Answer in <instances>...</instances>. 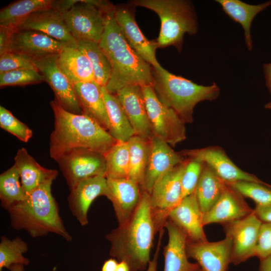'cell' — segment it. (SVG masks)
I'll list each match as a JSON object with an SVG mask.
<instances>
[{"label":"cell","mask_w":271,"mask_h":271,"mask_svg":"<svg viewBox=\"0 0 271 271\" xmlns=\"http://www.w3.org/2000/svg\"><path fill=\"white\" fill-rule=\"evenodd\" d=\"M157 232L150 195L142 191L139 203L129 219L105 236L110 244L109 255L126 263L130 271L144 270L151 260L150 252Z\"/></svg>","instance_id":"1"},{"label":"cell","mask_w":271,"mask_h":271,"mask_svg":"<svg viewBox=\"0 0 271 271\" xmlns=\"http://www.w3.org/2000/svg\"><path fill=\"white\" fill-rule=\"evenodd\" d=\"M50 104L54 113V128L50 137L49 152L56 162L77 149H88L105 155L117 142L89 116L67 111L55 99Z\"/></svg>","instance_id":"2"},{"label":"cell","mask_w":271,"mask_h":271,"mask_svg":"<svg viewBox=\"0 0 271 271\" xmlns=\"http://www.w3.org/2000/svg\"><path fill=\"white\" fill-rule=\"evenodd\" d=\"M115 11L106 14L99 43L111 66L110 77L105 87L115 94L129 86H153V67L129 46L115 19Z\"/></svg>","instance_id":"3"},{"label":"cell","mask_w":271,"mask_h":271,"mask_svg":"<svg viewBox=\"0 0 271 271\" xmlns=\"http://www.w3.org/2000/svg\"><path fill=\"white\" fill-rule=\"evenodd\" d=\"M53 180L44 182L26 195L22 201L11 207L9 212L12 226L26 231L32 237L56 234L70 242L72 238L66 230L53 196Z\"/></svg>","instance_id":"4"},{"label":"cell","mask_w":271,"mask_h":271,"mask_svg":"<svg viewBox=\"0 0 271 271\" xmlns=\"http://www.w3.org/2000/svg\"><path fill=\"white\" fill-rule=\"evenodd\" d=\"M153 88L159 99L172 109L186 123L193 121L196 105L204 100L217 98L220 88L214 82L209 86L197 84L174 75L163 67H153Z\"/></svg>","instance_id":"5"},{"label":"cell","mask_w":271,"mask_h":271,"mask_svg":"<svg viewBox=\"0 0 271 271\" xmlns=\"http://www.w3.org/2000/svg\"><path fill=\"white\" fill-rule=\"evenodd\" d=\"M128 3L155 12L161 20V29L156 39L158 48L170 46L179 52L182 49L184 36H192L198 29L197 14L191 1L187 0H132Z\"/></svg>","instance_id":"6"},{"label":"cell","mask_w":271,"mask_h":271,"mask_svg":"<svg viewBox=\"0 0 271 271\" xmlns=\"http://www.w3.org/2000/svg\"><path fill=\"white\" fill-rule=\"evenodd\" d=\"M116 6L106 1H55L54 8L59 10L77 42L99 43L105 27L107 13Z\"/></svg>","instance_id":"7"},{"label":"cell","mask_w":271,"mask_h":271,"mask_svg":"<svg viewBox=\"0 0 271 271\" xmlns=\"http://www.w3.org/2000/svg\"><path fill=\"white\" fill-rule=\"evenodd\" d=\"M146 106L155 137L174 147L186 139L185 123L158 98L152 86L142 87Z\"/></svg>","instance_id":"8"},{"label":"cell","mask_w":271,"mask_h":271,"mask_svg":"<svg viewBox=\"0 0 271 271\" xmlns=\"http://www.w3.org/2000/svg\"><path fill=\"white\" fill-rule=\"evenodd\" d=\"M187 161V159L161 176L149 194L158 231L165 227L170 212L182 199L181 179Z\"/></svg>","instance_id":"9"},{"label":"cell","mask_w":271,"mask_h":271,"mask_svg":"<svg viewBox=\"0 0 271 271\" xmlns=\"http://www.w3.org/2000/svg\"><path fill=\"white\" fill-rule=\"evenodd\" d=\"M57 162L70 189L85 179L106 177L104 155L88 149L73 150Z\"/></svg>","instance_id":"10"},{"label":"cell","mask_w":271,"mask_h":271,"mask_svg":"<svg viewBox=\"0 0 271 271\" xmlns=\"http://www.w3.org/2000/svg\"><path fill=\"white\" fill-rule=\"evenodd\" d=\"M58 55L54 54L32 60L37 70L53 90L55 99L67 111L82 114L74 84L58 64Z\"/></svg>","instance_id":"11"},{"label":"cell","mask_w":271,"mask_h":271,"mask_svg":"<svg viewBox=\"0 0 271 271\" xmlns=\"http://www.w3.org/2000/svg\"><path fill=\"white\" fill-rule=\"evenodd\" d=\"M261 224L253 211L243 218L223 224L226 236L231 241V262L238 264L255 256Z\"/></svg>","instance_id":"12"},{"label":"cell","mask_w":271,"mask_h":271,"mask_svg":"<svg viewBox=\"0 0 271 271\" xmlns=\"http://www.w3.org/2000/svg\"><path fill=\"white\" fill-rule=\"evenodd\" d=\"M135 9L128 3L116 6L115 19L129 46L153 67H160L156 56V40H148L142 32L136 21Z\"/></svg>","instance_id":"13"},{"label":"cell","mask_w":271,"mask_h":271,"mask_svg":"<svg viewBox=\"0 0 271 271\" xmlns=\"http://www.w3.org/2000/svg\"><path fill=\"white\" fill-rule=\"evenodd\" d=\"M186 251L188 257L195 260L202 271H226L231 262V241L227 236L214 242L187 240Z\"/></svg>","instance_id":"14"},{"label":"cell","mask_w":271,"mask_h":271,"mask_svg":"<svg viewBox=\"0 0 271 271\" xmlns=\"http://www.w3.org/2000/svg\"><path fill=\"white\" fill-rule=\"evenodd\" d=\"M183 156L198 160L209 166L226 183L249 181L264 183L256 176L236 166L225 153L216 148L186 150L180 152Z\"/></svg>","instance_id":"15"},{"label":"cell","mask_w":271,"mask_h":271,"mask_svg":"<svg viewBox=\"0 0 271 271\" xmlns=\"http://www.w3.org/2000/svg\"><path fill=\"white\" fill-rule=\"evenodd\" d=\"M181 153L162 140L153 137L150 141V152L144 180L142 191L150 194L158 179L164 174L185 161Z\"/></svg>","instance_id":"16"},{"label":"cell","mask_w":271,"mask_h":271,"mask_svg":"<svg viewBox=\"0 0 271 271\" xmlns=\"http://www.w3.org/2000/svg\"><path fill=\"white\" fill-rule=\"evenodd\" d=\"M115 95L128 119L134 135L151 141L153 135L142 87L139 85L127 86L118 91Z\"/></svg>","instance_id":"17"},{"label":"cell","mask_w":271,"mask_h":271,"mask_svg":"<svg viewBox=\"0 0 271 271\" xmlns=\"http://www.w3.org/2000/svg\"><path fill=\"white\" fill-rule=\"evenodd\" d=\"M67 46L69 45L39 31L17 30L14 35L11 52L33 60L59 54Z\"/></svg>","instance_id":"18"},{"label":"cell","mask_w":271,"mask_h":271,"mask_svg":"<svg viewBox=\"0 0 271 271\" xmlns=\"http://www.w3.org/2000/svg\"><path fill=\"white\" fill-rule=\"evenodd\" d=\"M107 191V179L103 176L85 179L70 189L69 208L81 225L88 224V212L93 201L99 196L106 197Z\"/></svg>","instance_id":"19"},{"label":"cell","mask_w":271,"mask_h":271,"mask_svg":"<svg viewBox=\"0 0 271 271\" xmlns=\"http://www.w3.org/2000/svg\"><path fill=\"white\" fill-rule=\"evenodd\" d=\"M106 179V197L112 204L118 225L122 224L129 219L136 209L142 193L141 188L127 178Z\"/></svg>","instance_id":"20"},{"label":"cell","mask_w":271,"mask_h":271,"mask_svg":"<svg viewBox=\"0 0 271 271\" xmlns=\"http://www.w3.org/2000/svg\"><path fill=\"white\" fill-rule=\"evenodd\" d=\"M168 219L193 242L207 240L204 231L203 214L195 192L185 197L170 212Z\"/></svg>","instance_id":"21"},{"label":"cell","mask_w":271,"mask_h":271,"mask_svg":"<svg viewBox=\"0 0 271 271\" xmlns=\"http://www.w3.org/2000/svg\"><path fill=\"white\" fill-rule=\"evenodd\" d=\"M225 183L218 200L203 214L204 226L215 223L223 225L243 218L253 212V209L244 201L242 196Z\"/></svg>","instance_id":"22"},{"label":"cell","mask_w":271,"mask_h":271,"mask_svg":"<svg viewBox=\"0 0 271 271\" xmlns=\"http://www.w3.org/2000/svg\"><path fill=\"white\" fill-rule=\"evenodd\" d=\"M17 30L39 31L77 47V42L70 32L61 12L53 7L34 13Z\"/></svg>","instance_id":"23"},{"label":"cell","mask_w":271,"mask_h":271,"mask_svg":"<svg viewBox=\"0 0 271 271\" xmlns=\"http://www.w3.org/2000/svg\"><path fill=\"white\" fill-rule=\"evenodd\" d=\"M168 231V241L164 247L165 266L163 271H198L197 263L188 260L186 234L169 219L164 226Z\"/></svg>","instance_id":"24"},{"label":"cell","mask_w":271,"mask_h":271,"mask_svg":"<svg viewBox=\"0 0 271 271\" xmlns=\"http://www.w3.org/2000/svg\"><path fill=\"white\" fill-rule=\"evenodd\" d=\"M74 88L82 114L95 120L108 131L109 121L102 86L95 81H91L76 83Z\"/></svg>","instance_id":"25"},{"label":"cell","mask_w":271,"mask_h":271,"mask_svg":"<svg viewBox=\"0 0 271 271\" xmlns=\"http://www.w3.org/2000/svg\"><path fill=\"white\" fill-rule=\"evenodd\" d=\"M14 165L20 176L22 188L26 195L44 182L54 180L58 171L41 166L24 148L18 150L14 158Z\"/></svg>","instance_id":"26"},{"label":"cell","mask_w":271,"mask_h":271,"mask_svg":"<svg viewBox=\"0 0 271 271\" xmlns=\"http://www.w3.org/2000/svg\"><path fill=\"white\" fill-rule=\"evenodd\" d=\"M58 64L74 85L94 81L91 63L85 54L77 47L67 46L59 54Z\"/></svg>","instance_id":"27"},{"label":"cell","mask_w":271,"mask_h":271,"mask_svg":"<svg viewBox=\"0 0 271 271\" xmlns=\"http://www.w3.org/2000/svg\"><path fill=\"white\" fill-rule=\"evenodd\" d=\"M223 11L232 20L239 23L244 31V42L249 51L253 49L250 27L255 17L271 6V1L252 5L239 0H216Z\"/></svg>","instance_id":"28"},{"label":"cell","mask_w":271,"mask_h":271,"mask_svg":"<svg viewBox=\"0 0 271 271\" xmlns=\"http://www.w3.org/2000/svg\"><path fill=\"white\" fill-rule=\"evenodd\" d=\"M54 1L21 0L14 2L0 11V26L17 30L32 14L53 8Z\"/></svg>","instance_id":"29"},{"label":"cell","mask_w":271,"mask_h":271,"mask_svg":"<svg viewBox=\"0 0 271 271\" xmlns=\"http://www.w3.org/2000/svg\"><path fill=\"white\" fill-rule=\"evenodd\" d=\"M105 107L109 121L108 132L118 142H127L134 133L128 119L115 94L102 87Z\"/></svg>","instance_id":"30"},{"label":"cell","mask_w":271,"mask_h":271,"mask_svg":"<svg viewBox=\"0 0 271 271\" xmlns=\"http://www.w3.org/2000/svg\"><path fill=\"white\" fill-rule=\"evenodd\" d=\"M203 164L202 171L195 193L200 209L204 214L218 200L225 183L209 166Z\"/></svg>","instance_id":"31"},{"label":"cell","mask_w":271,"mask_h":271,"mask_svg":"<svg viewBox=\"0 0 271 271\" xmlns=\"http://www.w3.org/2000/svg\"><path fill=\"white\" fill-rule=\"evenodd\" d=\"M127 143L129 157L127 178L141 187L149 161L150 141L134 135Z\"/></svg>","instance_id":"32"},{"label":"cell","mask_w":271,"mask_h":271,"mask_svg":"<svg viewBox=\"0 0 271 271\" xmlns=\"http://www.w3.org/2000/svg\"><path fill=\"white\" fill-rule=\"evenodd\" d=\"M77 47L89 59L93 70L94 81L102 87H105L110 77L111 66L99 43L81 41L77 42Z\"/></svg>","instance_id":"33"},{"label":"cell","mask_w":271,"mask_h":271,"mask_svg":"<svg viewBox=\"0 0 271 271\" xmlns=\"http://www.w3.org/2000/svg\"><path fill=\"white\" fill-rule=\"evenodd\" d=\"M26 197L19 171L14 164L0 175L1 206L8 210L13 205L23 201Z\"/></svg>","instance_id":"34"},{"label":"cell","mask_w":271,"mask_h":271,"mask_svg":"<svg viewBox=\"0 0 271 271\" xmlns=\"http://www.w3.org/2000/svg\"><path fill=\"white\" fill-rule=\"evenodd\" d=\"M104 156L106 178H127L129 157L127 142H117Z\"/></svg>","instance_id":"35"},{"label":"cell","mask_w":271,"mask_h":271,"mask_svg":"<svg viewBox=\"0 0 271 271\" xmlns=\"http://www.w3.org/2000/svg\"><path fill=\"white\" fill-rule=\"evenodd\" d=\"M27 243L20 237L10 239L2 236L0 242V271L13 264L27 265L30 260L24 254L27 252Z\"/></svg>","instance_id":"36"},{"label":"cell","mask_w":271,"mask_h":271,"mask_svg":"<svg viewBox=\"0 0 271 271\" xmlns=\"http://www.w3.org/2000/svg\"><path fill=\"white\" fill-rule=\"evenodd\" d=\"M226 183L241 196L252 199L257 206L271 205V186L269 185L249 181Z\"/></svg>","instance_id":"37"},{"label":"cell","mask_w":271,"mask_h":271,"mask_svg":"<svg viewBox=\"0 0 271 271\" xmlns=\"http://www.w3.org/2000/svg\"><path fill=\"white\" fill-rule=\"evenodd\" d=\"M44 81L37 70L20 69L0 73V86H25Z\"/></svg>","instance_id":"38"},{"label":"cell","mask_w":271,"mask_h":271,"mask_svg":"<svg viewBox=\"0 0 271 271\" xmlns=\"http://www.w3.org/2000/svg\"><path fill=\"white\" fill-rule=\"evenodd\" d=\"M0 127L25 143H27L33 136V131L28 126L2 106H0Z\"/></svg>","instance_id":"39"},{"label":"cell","mask_w":271,"mask_h":271,"mask_svg":"<svg viewBox=\"0 0 271 271\" xmlns=\"http://www.w3.org/2000/svg\"><path fill=\"white\" fill-rule=\"evenodd\" d=\"M203 165L204 164L198 160L187 159L181 179L182 199L195 192Z\"/></svg>","instance_id":"40"},{"label":"cell","mask_w":271,"mask_h":271,"mask_svg":"<svg viewBox=\"0 0 271 271\" xmlns=\"http://www.w3.org/2000/svg\"><path fill=\"white\" fill-rule=\"evenodd\" d=\"M20 69L37 70L30 58L13 52L0 56V73Z\"/></svg>","instance_id":"41"},{"label":"cell","mask_w":271,"mask_h":271,"mask_svg":"<svg viewBox=\"0 0 271 271\" xmlns=\"http://www.w3.org/2000/svg\"><path fill=\"white\" fill-rule=\"evenodd\" d=\"M271 255V223H262L255 250V256L259 259Z\"/></svg>","instance_id":"42"},{"label":"cell","mask_w":271,"mask_h":271,"mask_svg":"<svg viewBox=\"0 0 271 271\" xmlns=\"http://www.w3.org/2000/svg\"><path fill=\"white\" fill-rule=\"evenodd\" d=\"M16 30L0 26V56L11 52L14 35Z\"/></svg>","instance_id":"43"},{"label":"cell","mask_w":271,"mask_h":271,"mask_svg":"<svg viewBox=\"0 0 271 271\" xmlns=\"http://www.w3.org/2000/svg\"><path fill=\"white\" fill-rule=\"evenodd\" d=\"M253 211L262 223H271V205H256Z\"/></svg>","instance_id":"44"},{"label":"cell","mask_w":271,"mask_h":271,"mask_svg":"<svg viewBox=\"0 0 271 271\" xmlns=\"http://www.w3.org/2000/svg\"><path fill=\"white\" fill-rule=\"evenodd\" d=\"M159 237L158 241L157 246L156 252L154 255L153 258L150 260L149 265L148 266V269L147 271H157V263L158 259L159 257V254L160 250V246L161 245L162 239L164 232V229H161L160 231Z\"/></svg>","instance_id":"45"},{"label":"cell","mask_w":271,"mask_h":271,"mask_svg":"<svg viewBox=\"0 0 271 271\" xmlns=\"http://www.w3.org/2000/svg\"><path fill=\"white\" fill-rule=\"evenodd\" d=\"M118 263L114 258L108 259L103 263L101 271H115Z\"/></svg>","instance_id":"46"},{"label":"cell","mask_w":271,"mask_h":271,"mask_svg":"<svg viewBox=\"0 0 271 271\" xmlns=\"http://www.w3.org/2000/svg\"><path fill=\"white\" fill-rule=\"evenodd\" d=\"M263 68L266 84L271 94V63L264 64Z\"/></svg>","instance_id":"47"},{"label":"cell","mask_w":271,"mask_h":271,"mask_svg":"<svg viewBox=\"0 0 271 271\" xmlns=\"http://www.w3.org/2000/svg\"><path fill=\"white\" fill-rule=\"evenodd\" d=\"M259 271H271V255L260 259Z\"/></svg>","instance_id":"48"},{"label":"cell","mask_w":271,"mask_h":271,"mask_svg":"<svg viewBox=\"0 0 271 271\" xmlns=\"http://www.w3.org/2000/svg\"><path fill=\"white\" fill-rule=\"evenodd\" d=\"M115 271H130L128 265L124 261H119Z\"/></svg>","instance_id":"49"},{"label":"cell","mask_w":271,"mask_h":271,"mask_svg":"<svg viewBox=\"0 0 271 271\" xmlns=\"http://www.w3.org/2000/svg\"><path fill=\"white\" fill-rule=\"evenodd\" d=\"M8 269L10 271H25L24 265L22 264H13Z\"/></svg>","instance_id":"50"},{"label":"cell","mask_w":271,"mask_h":271,"mask_svg":"<svg viewBox=\"0 0 271 271\" xmlns=\"http://www.w3.org/2000/svg\"><path fill=\"white\" fill-rule=\"evenodd\" d=\"M265 107L266 108H267V109H271V101L267 103L265 105Z\"/></svg>","instance_id":"51"},{"label":"cell","mask_w":271,"mask_h":271,"mask_svg":"<svg viewBox=\"0 0 271 271\" xmlns=\"http://www.w3.org/2000/svg\"><path fill=\"white\" fill-rule=\"evenodd\" d=\"M56 267H54L53 268V269H52V271H56Z\"/></svg>","instance_id":"52"},{"label":"cell","mask_w":271,"mask_h":271,"mask_svg":"<svg viewBox=\"0 0 271 271\" xmlns=\"http://www.w3.org/2000/svg\"><path fill=\"white\" fill-rule=\"evenodd\" d=\"M198 271H202L201 269H199Z\"/></svg>","instance_id":"53"}]
</instances>
